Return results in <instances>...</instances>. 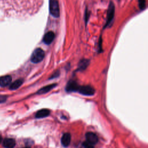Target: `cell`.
I'll list each match as a JSON object with an SVG mask.
<instances>
[{"label": "cell", "mask_w": 148, "mask_h": 148, "mask_svg": "<svg viewBox=\"0 0 148 148\" xmlns=\"http://www.w3.org/2000/svg\"><path fill=\"white\" fill-rule=\"evenodd\" d=\"M54 37H55L54 33L52 31H49L45 34L43 38V41L45 44L49 45L53 42V40L54 39Z\"/></svg>", "instance_id": "7"}, {"label": "cell", "mask_w": 148, "mask_h": 148, "mask_svg": "<svg viewBox=\"0 0 148 148\" xmlns=\"http://www.w3.org/2000/svg\"><path fill=\"white\" fill-rule=\"evenodd\" d=\"M71 136L69 133H65L61 139V143L63 146L64 147H68L70 143H71Z\"/></svg>", "instance_id": "8"}, {"label": "cell", "mask_w": 148, "mask_h": 148, "mask_svg": "<svg viewBox=\"0 0 148 148\" xmlns=\"http://www.w3.org/2000/svg\"><path fill=\"white\" fill-rule=\"evenodd\" d=\"M50 13L54 17H58L60 16L59 4L57 0H49Z\"/></svg>", "instance_id": "2"}, {"label": "cell", "mask_w": 148, "mask_h": 148, "mask_svg": "<svg viewBox=\"0 0 148 148\" xmlns=\"http://www.w3.org/2000/svg\"><path fill=\"white\" fill-rule=\"evenodd\" d=\"M2 142V137L0 136V143Z\"/></svg>", "instance_id": "18"}, {"label": "cell", "mask_w": 148, "mask_h": 148, "mask_svg": "<svg viewBox=\"0 0 148 148\" xmlns=\"http://www.w3.org/2000/svg\"><path fill=\"white\" fill-rule=\"evenodd\" d=\"M45 55V52L42 49L37 48L32 53L31 57V61L33 63H38L43 59Z\"/></svg>", "instance_id": "1"}, {"label": "cell", "mask_w": 148, "mask_h": 148, "mask_svg": "<svg viewBox=\"0 0 148 148\" xmlns=\"http://www.w3.org/2000/svg\"><path fill=\"white\" fill-rule=\"evenodd\" d=\"M7 99V97L3 95H0V103L5 102Z\"/></svg>", "instance_id": "17"}, {"label": "cell", "mask_w": 148, "mask_h": 148, "mask_svg": "<svg viewBox=\"0 0 148 148\" xmlns=\"http://www.w3.org/2000/svg\"><path fill=\"white\" fill-rule=\"evenodd\" d=\"M86 140L90 143L92 144L93 145H95L98 140V137L95 134L94 132H88L86 134Z\"/></svg>", "instance_id": "6"}, {"label": "cell", "mask_w": 148, "mask_h": 148, "mask_svg": "<svg viewBox=\"0 0 148 148\" xmlns=\"http://www.w3.org/2000/svg\"><path fill=\"white\" fill-rule=\"evenodd\" d=\"M2 144L5 148H13L16 145V141L12 138H5Z\"/></svg>", "instance_id": "10"}, {"label": "cell", "mask_w": 148, "mask_h": 148, "mask_svg": "<svg viewBox=\"0 0 148 148\" xmlns=\"http://www.w3.org/2000/svg\"><path fill=\"white\" fill-rule=\"evenodd\" d=\"M23 83V79H17V80H15L14 82H13L12 84H10V87H9V89L12 90H16L21 86Z\"/></svg>", "instance_id": "13"}, {"label": "cell", "mask_w": 148, "mask_h": 148, "mask_svg": "<svg viewBox=\"0 0 148 148\" xmlns=\"http://www.w3.org/2000/svg\"><path fill=\"white\" fill-rule=\"evenodd\" d=\"M88 65V60H83L80 62L79 64V69L84 70L86 68L87 65Z\"/></svg>", "instance_id": "14"}, {"label": "cell", "mask_w": 148, "mask_h": 148, "mask_svg": "<svg viewBox=\"0 0 148 148\" xmlns=\"http://www.w3.org/2000/svg\"><path fill=\"white\" fill-rule=\"evenodd\" d=\"M78 92L84 95H92L95 93V90L90 86H79Z\"/></svg>", "instance_id": "3"}, {"label": "cell", "mask_w": 148, "mask_h": 148, "mask_svg": "<svg viewBox=\"0 0 148 148\" xmlns=\"http://www.w3.org/2000/svg\"><path fill=\"white\" fill-rule=\"evenodd\" d=\"M56 84H49L47 86H46L43 87H42V88L39 89L38 90V91L37 92L38 94H43L45 93L48 92L49 91H50L51 90H52L54 87H55L56 86Z\"/></svg>", "instance_id": "12"}, {"label": "cell", "mask_w": 148, "mask_h": 148, "mask_svg": "<svg viewBox=\"0 0 148 148\" xmlns=\"http://www.w3.org/2000/svg\"><path fill=\"white\" fill-rule=\"evenodd\" d=\"M114 5L113 3V2H110L109 6V8L108 10V16H107V19H106V22L105 25V27L108 26L111 22L112 21V20L114 17Z\"/></svg>", "instance_id": "4"}, {"label": "cell", "mask_w": 148, "mask_h": 148, "mask_svg": "<svg viewBox=\"0 0 148 148\" xmlns=\"http://www.w3.org/2000/svg\"><path fill=\"white\" fill-rule=\"evenodd\" d=\"M79 86L75 80H70L66 84L65 90L67 92H75L77 91Z\"/></svg>", "instance_id": "5"}, {"label": "cell", "mask_w": 148, "mask_h": 148, "mask_svg": "<svg viewBox=\"0 0 148 148\" xmlns=\"http://www.w3.org/2000/svg\"><path fill=\"white\" fill-rule=\"evenodd\" d=\"M12 82V77L10 75H6L0 77V86L6 87L9 85Z\"/></svg>", "instance_id": "9"}, {"label": "cell", "mask_w": 148, "mask_h": 148, "mask_svg": "<svg viewBox=\"0 0 148 148\" xmlns=\"http://www.w3.org/2000/svg\"><path fill=\"white\" fill-rule=\"evenodd\" d=\"M83 146L84 148H94V145L87 140L83 143Z\"/></svg>", "instance_id": "16"}, {"label": "cell", "mask_w": 148, "mask_h": 148, "mask_svg": "<svg viewBox=\"0 0 148 148\" xmlns=\"http://www.w3.org/2000/svg\"><path fill=\"white\" fill-rule=\"evenodd\" d=\"M25 148H29V147H25Z\"/></svg>", "instance_id": "19"}, {"label": "cell", "mask_w": 148, "mask_h": 148, "mask_svg": "<svg viewBox=\"0 0 148 148\" xmlns=\"http://www.w3.org/2000/svg\"><path fill=\"white\" fill-rule=\"evenodd\" d=\"M50 113V112L49 109H42L39 110H38L36 114H35V117L38 119H40V118H43L48 116Z\"/></svg>", "instance_id": "11"}, {"label": "cell", "mask_w": 148, "mask_h": 148, "mask_svg": "<svg viewBox=\"0 0 148 148\" xmlns=\"http://www.w3.org/2000/svg\"><path fill=\"white\" fill-rule=\"evenodd\" d=\"M139 6L141 10H143L146 7V1L145 0H139Z\"/></svg>", "instance_id": "15"}]
</instances>
